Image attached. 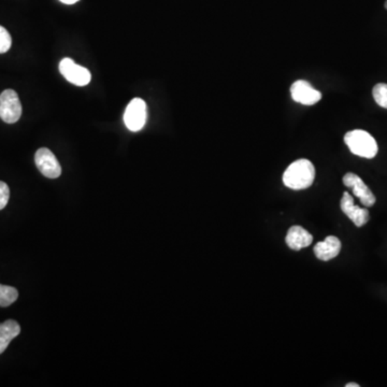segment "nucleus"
Returning a JSON list of instances; mask_svg holds the SVG:
<instances>
[{"mask_svg": "<svg viewBox=\"0 0 387 387\" xmlns=\"http://www.w3.org/2000/svg\"><path fill=\"white\" fill-rule=\"evenodd\" d=\"M10 198L9 186L0 181V210H3L8 204Z\"/></svg>", "mask_w": 387, "mask_h": 387, "instance_id": "nucleus-16", "label": "nucleus"}, {"mask_svg": "<svg viewBox=\"0 0 387 387\" xmlns=\"http://www.w3.org/2000/svg\"><path fill=\"white\" fill-rule=\"evenodd\" d=\"M340 206H341V210H343V213L357 227H361V226L368 223L369 219H370V214H369L368 210L356 206L354 204V199L349 195V192H343V199L340 202Z\"/></svg>", "mask_w": 387, "mask_h": 387, "instance_id": "nucleus-9", "label": "nucleus"}, {"mask_svg": "<svg viewBox=\"0 0 387 387\" xmlns=\"http://www.w3.org/2000/svg\"><path fill=\"white\" fill-rule=\"evenodd\" d=\"M19 292L17 288L0 284V306H9L17 302Z\"/></svg>", "mask_w": 387, "mask_h": 387, "instance_id": "nucleus-13", "label": "nucleus"}, {"mask_svg": "<svg viewBox=\"0 0 387 387\" xmlns=\"http://www.w3.org/2000/svg\"><path fill=\"white\" fill-rule=\"evenodd\" d=\"M13 44V38L10 36L9 31L0 26V54L8 52Z\"/></svg>", "mask_w": 387, "mask_h": 387, "instance_id": "nucleus-15", "label": "nucleus"}, {"mask_svg": "<svg viewBox=\"0 0 387 387\" xmlns=\"http://www.w3.org/2000/svg\"><path fill=\"white\" fill-rule=\"evenodd\" d=\"M373 98L380 107L387 109V84L379 83L373 88Z\"/></svg>", "mask_w": 387, "mask_h": 387, "instance_id": "nucleus-14", "label": "nucleus"}, {"mask_svg": "<svg viewBox=\"0 0 387 387\" xmlns=\"http://www.w3.org/2000/svg\"><path fill=\"white\" fill-rule=\"evenodd\" d=\"M315 169L308 159H298L283 174V183L290 190H306L313 184Z\"/></svg>", "mask_w": 387, "mask_h": 387, "instance_id": "nucleus-1", "label": "nucleus"}, {"mask_svg": "<svg viewBox=\"0 0 387 387\" xmlns=\"http://www.w3.org/2000/svg\"><path fill=\"white\" fill-rule=\"evenodd\" d=\"M345 142L349 151L357 156L373 158L378 154V143L370 133L363 129H355L347 133Z\"/></svg>", "mask_w": 387, "mask_h": 387, "instance_id": "nucleus-2", "label": "nucleus"}, {"mask_svg": "<svg viewBox=\"0 0 387 387\" xmlns=\"http://www.w3.org/2000/svg\"><path fill=\"white\" fill-rule=\"evenodd\" d=\"M35 162L39 172L49 179H56L62 174V167L55 157L47 147H41L35 155Z\"/></svg>", "mask_w": 387, "mask_h": 387, "instance_id": "nucleus-5", "label": "nucleus"}, {"mask_svg": "<svg viewBox=\"0 0 387 387\" xmlns=\"http://www.w3.org/2000/svg\"><path fill=\"white\" fill-rule=\"evenodd\" d=\"M293 100L304 106H313L322 99L321 92L316 90L309 82L298 80L290 88Z\"/></svg>", "mask_w": 387, "mask_h": 387, "instance_id": "nucleus-7", "label": "nucleus"}, {"mask_svg": "<svg viewBox=\"0 0 387 387\" xmlns=\"http://www.w3.org/2000/svg\"><path fill=\"white\" fill-rule=\"evenodd\" d=\"M286 245L294 251H299L309 247L313 241V237L309 231L302 229V226H293L286 235Z\"/></svg>", "mask_w": 387, "mask_h": 387, "instance_id": "nucleus-11", "label": "nucleus"}, {"mask_svg": "<svg viewBox=\"0 0 387 387\" xmlns=\"http://www.w3.org/2000/svg\"><path fill=\"white\" fill-rule=\"evenodd\" d=\"M347 387H359V384L356 383H349V384L345 385Z\"/></svg>", "mask_w": 387, "mask_h": 387, "instance_id": "nucleus-18", "label": "nucleus"}, {"mask_svg": "<svg viewBox=\"0 0 387 387\" xmlns=\"http://www.w3.org/2000/svg\"><path fill=\"white\" fill-rule=\"evenodd\" d=\"M343 184L351 188L353 194L361 200L365 207L370 208L375 204L377 199H375L373 192L357 174H352V172L345 174L343 176Z\"/></svg>", "mask_w": 387, "mask_h": 387, "instance_id": "nucleus-8", "label": "nucleus"}, {"mask_svg": "<svg viewBox=\"0 0 387 387\" xmlns=\"http://www.w3.org/2000/svg\"><path fill=\"white\" fill-rule=\"evenodd\" d=\"M341 251V242L335 236H328L325 240L314 247V254L320 261H328L335 258Z\"/></svg>", "mask_w": 387, "mask_h": 387, "instance_id": "nucleus-10", "label": "nucleus"}, {"mask_svg": "<svg viewBox=\"0 0 387 387\" xmlns=\"http://www.w3.org/2000/svg\"><path fill=\"white\" fill-rule=\"evenodd\" d=\"M60 1L66 5H74V3H78L79 0H60Z\"/></svg>", "mask_w": 387, "mask_h": 387, "instance_id": "nucleus-17", "label": "nucleus"}, {"mask_svg": "<svg viewBox=\"0 0 387 387\" xmlns=\"http://www.w3.org/2000/svg\"><path fill=\"white\" fill-rule=\"evenodd\" d=\"M60 72L67 81L76 86H85L90 82V72L84 67L76 65L72 58H64L60 63Z\"/></svg>", "mask_w": 387, "mask_h": 387, "instance_id": "nucleus-6", "label": "nucleus"}, {"mask_svg": "<svg viewBox=\"0 0 387 387\" xmlns=\"http://www.w3.org/2000/svg\"><path fill=\"white\" fill-rule=\"evenodd\" d=\"M21 333V326L13 320L0 324V354L7 349L10 343Z\"/></svg>", "mask_w": 387, "mask_h": 387, "instance_id": "nucleus-12", "label": "nucleus"}, {"mask_svg": "<svg viewBox=\"0 0 387 387\" xmlns=\"http://www.w3.org/2000/svg\"><path fill=\"white\" fill-rule=\"evenodd\" d=\"M385 9L387 10V0H386V1H385Z\"/></svg>", "mask_w": 387, "mask_h": 387, "instance_id": "nucleus-19", "label": "nucleus"}, {"mask_svg": "<svg viewBox=\"0 0 387 387\" xmlns=\"http://www.w3.org/2000/svg\"><path fill=\"white\" fill-rule=\"evenodd\" d=\"M147 117V104L140 98L131 100L124 113L125 125L131 131H141L145 125Z\"/></svg>", "mask_w": 387, "mask_h": 387, "instance_id": "nucleus-4", "label": "nucleus"}, {"mask_svg": "<svg viewBox=\"0 0 387 387\" xmlns=\"http://www.w3.org/2000/svg\"><path fill=\"white\" fill-rule=\"evenodd\" d=\"M22 115V104L13 90H3L0 95V117L5 123H17Z\"/></svg>", "mask_w": 387, "mask_h": 387, "instance_id": "nucleus-3", "label": "nucleus"}]
</instances>
